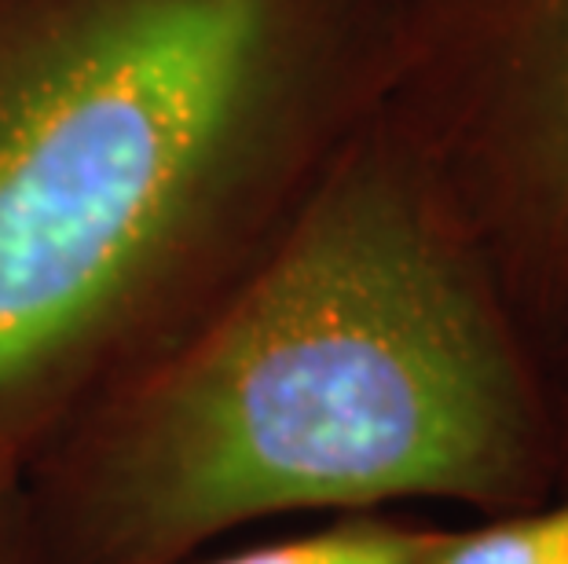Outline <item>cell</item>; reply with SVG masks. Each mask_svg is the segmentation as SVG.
Wrapping results in <instances>:
<instances>
[{"mask_svg":"<svg viewBox=\"0 0 568 564\" xmlns=\"http://www.w3.org/2000/svg\"><path fill=\"white\" fill-rule=\"evenodd\" d=\"M440 527L385 513H342L320 532L180 564H418Z\"/></svg>","mask_w":568,"mask_h":564,"instance_id":"cell-4","label":"cell"},{"mask_svg":"<svg viewBox=\"0 0 568 564\" xmlns=\"http://www.w3.org/2000/svg\"><path fill=\"white\" fill-rule=\"evenodd\" d=\"M418 564H568V488L531 510L440 527Z\"/></svg>","mask_w":568,"mask_h":564,"instance_id":"cell-5","label":"cell"},{"mask_svg":"<svg viewBox=\"0 0 568 564\" xmlns=\"http://www.w3.org/2000/svg\"><path fill=\"white\" fill-rule=\"evenodd\" d=\"M542 356L568 322V0H521L503 52V122L447 184Z\"/></svg>","mask_w":568,"mask_h":564,"instance_id":"cell-3","label":"cell"},{"mask_svg":"<svg viewBox=\"0 0 568 564\" xmlns=\"http://www.w3.org/2000/svg\"><path fill=\"white\" fill-rule=\"evenodd\" d=\"M280 0H70L0 41V480L176 338L297 206Z\"/></svg>","mask_w":568,"mask_h":564,"instance_id":"cell-2","label":"cell"},{"mask_svg":"<svg viewBox=\"0 0 568 564\" xmlns=\"http://www.w3.org/2000/svg\"><path fill=\"white\" fill-rule=\"evenodd\" d=\"M547 381L554 403V433H558V491H565L568 488V322L547 359Z\"/></svg>","mask_w":568,"mask_h":564,"instance_id":"cell-7","label":"cell"},{"mask_svg":"<svg viewBox=\"0 0 568 564\" xmlns=\"http://www.w3.org/2000/svg\"><path fill=\"white\" fill-rule=\"evenodd\" d=\"M48 564H180L283 513L558 495L547 363L444 176L364 151L22 473Z\"/></svg>","mask_w":568,"mask_h":564,"instance_id":"cell-1","label":"cell"},{"mask_svg":"<svg viewBox=\"0 0 568 564\" xmlns=\"http://www.w3.org/2000/svg\"><path fill=\"white\" fill-rule=\"evenodd\" d=\"M0 564H48L19 480H0Z\"/></svg>","mask_w":568,"mask_h":564,"instance_id":"cell-6","label":"cell"}]
</instances>
